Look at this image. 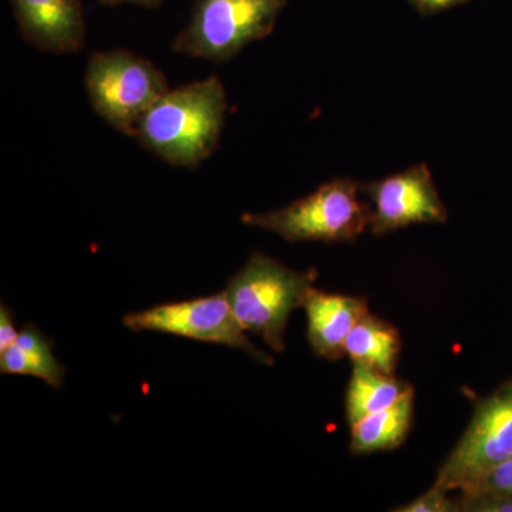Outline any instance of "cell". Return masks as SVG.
<instances>
[{
	"instance_id": "6da1fadb",
	"label": "cell",
	"mask_w": 512,
	"mask_h": 512,
	"mask_svg": "<svg viewBox=\"0 0 512 512\" xmlns=\"http://www.w3.org/2000/svg\"><path fill=\"white\" fill-rule=\"evenodd\" d=\"M224 83L217 76L168 90L138 121V143L177 167L204 163L220 141L227 117Z\"/></svg>"
},
{
	"instance_id": "7a4b0ae2",
	"label": "cell",
	"mask_w": 512,
	"mask_h": 512,
	"mask_svg": "<svg viewBox=\"0 0 512 512\" xmlns=\"http://www.w3.org/2000/svg\"><path fill=\"white\" fill-rule=\"evenodd\" d=\"M316 276L313 269L293 271L271 256L255 252L224 292L245 332L264 339L275 352H284L289 316L302 308Z\"/></svg>"
},
{
	"instance_id": "3957f363",
	"label": "cell",
	"mask_w": 512,
	"mask_h": 512,
	"mask_svg": "<svg viewBox=\"0 0 512 512\" xmlns=\"http://www.w3.org/2000/svg\"><path fill=\"white\" fill-rule=\"evenodd\" d=\"M360 185L335 178L282 210L242 215L249 227L274 232L288 242L355 241L369 228L370 210Z\"/></svg>"
},
{
	"instance_id": "277c9868",
	"label": "cell",
	"mask_w": 512,
	"mask_h": 512,
	"mask_svg": "<svg viewBox=\"0 0 512 512\" xmlns=\"http://www.w3.org/2000/svg\"><path fill=\"white\" fill-rule=\"evenodd\" d=\"M84 84L101 119L133 137L141 117L170 90L160 69L126 50L93 53Z\"/></svg>"
},
{
	"instance_id": "5b68a950",
	"label": "cell",
	"mask_w": 512,
	"mask_h": 512,
	"mask_svg": "<svg viewBox=\"0 0 512 512\" xmlns=\"http://www.w3.org/2000/svg\"><path fill=\"white\" fill-rule=\"evenodd\" d=\"M285 6L286 0H197L173 49L210 62H227L268 36Z\"/></svg>"
},
{
	"instance_id": "8992f818",
	"label": "cell",
	"mask_w": 512,
	"mask_h": 512,
	"mask_svg": "<svg viewBox=\"0 0 512 512\" xmlns=\"http://www.w3.org/2000/svg\"><path fill=\"white\" fill-rule=\"evenodd\" d=\"M512 457V380L477 404L466 433L444 461L434 484L460 491Z\"/></svg>"
},
{
	"instance_id": "52a82bcc",
	"label": "cell",
	"mask_w": 512,
	"mask_h": 512,
	"mask_svg": "<svg viewBox=\"0 0 512 512\" xmlns=\"http://www.w3.org/2000/svg\"><path fill=\"white\" fill-rule=\"evenodd\" d=\"M124 326L136 332L170 333L181 338L220 343L241 349L252 359L265 365H274L272 356L256 348L239 325L225 292L191 301L164 303L147 311L130 313L123 319Z\"/></svg>"
},
{
	"instance_id": "ba28073f",
	"label": "cell",
	"mask_w": 512,
	"mask_h": 512,
	"mask_svg": "<svg viewBox=\"0 0 512 512\" xmlns=\"http://www.w3.org/2000/svg\"><path fill=\"white\" fill-rule=\"evenodd\" d=\"M369 204V229L375 235L414 224H443L448 211L426 164L360 185Z\"/></svg>"
},
{
	"instance_id": "9c48e42d",
	"label": "cell",
	"mask_w": 512,
	"mask_h": 512,
	"mask_svg": "<svg viewBox=\"0 0 512 512\" xmlns=\"http://www.w3.org/2000/svg\"><path fill=\"white\" fill-rule=\"evenodd\" d=\"M26 42L43 52L74 53L86 37L80 0H9Z\"/></svg>"
},
{
	"instance_id": "30bf717a",
	"label": "cell",
	"mask_w": 512,
	"mask_h": 512,
	"mask_svg": "<svg viewBox=\"0 0 512 512\" xmlns=\"http://www.w3.org/2000/svg\"><path fill=\"white\" fill-rule=\"evenodd\" d=\"M308 316V340L316 355L328 360L346 356V340L369 312L365 298L336 295L312 288L303 302Z\"/></svg>"
},
{
	"instance_id": "8fae6325",
	"label": "cell",
	"mask_w": 512,
	"mask_h": 512,
	"mask_svg": "<svg viewBox=\"0 0 512 512\" xmlns=\"http://www.w3.org/2000/svg\"><path fill=\"white\" fill-rule=\"evenodd\" d=\"M414 390L386 409L350 426V450L362 454L392 451L407 439L413 420Z\"/></svg>"
},
{
	"instance_id": "7c38bea8",
	"label": "cell",
	"mask_w": 512,
	"mask_h": 512,
	"mask_svg": "<svg viewBox=\"0 0 512 512\" xmlns=\"http://www.w3.org/2000/svg\"><path fill=\"white\" fill-rule=\"evenodd\" d=\"M402 339L392 323L367 312L348 336L346 356L355 365L369 367L384 375H394L399 363Z\"/></svg>"
},
{
	"instance_id": "4fadbf2b",
	"label": "cell",
	"mask_w": 512,
	"mask_h": 512,
	"mask_svg": "<svg viewBox=\"0 0 512 512\" xmlns=\"http://www.w3.org/2000/svg\"><path fill=\"white\" fill-rule=\"evenodd\" d=\"M3 375L39 377L52 387L62 386L66 369L53 355V342L33 325L19 332L15 345L0 353Z\"/></svg>"
},
{
	"instance_id": "5bb4252c",
	"label": "cell",
	"mask_w": 512,
	"mask_h": 512,
	"mask_svg": "<svg viewBox=\"0 0 512 512\" xmlns=\"http://www.w3.org/2000/svg\"><path fill=\"white\" fill-rule=\"evenodd\" d=\"M413 390L409 383L394 375H384L377 370L353 363L346 393V413L350 426L369 414L392 406Z\"/></svg>"
},
{
	"instance_id": "9a60e30c",
	"label": "cell",
	"mask_w": 512,
	"mask_h": 512,
	"mask_svg": "<svg viewBox=\"0 0 512 512\" xmlns=\"http://www.w3.org/2000/svg\"><path fill=\"white\" fill-rule=\"evenodd\" d=\"M461 494L494 493L512 497V457L478 476Z\"/></svg>"
},
{
	"instance_id": "2e32d148",
	"label": "cell",
	"mask_w": 512,
	"mask_h": 512,
	"mask_svg": "<svg viewBox=\"0 0 512 512\" xmlns=\"http://www.w3.org/2000/svg\"><path fill=\"white\" fill-rule=\"evenodd\" d=\"M450 491L433 484L427 493L420 495L412 503L396 508V512H458V501L451 500L447 495Z\"/></svg>"
},
{
	"instance_id": "e0dca14e",
	"label": "cell",
	"mask_w": 512,
	"mask_h": 512,
	"mask_svg": "<svg viewBox=\"0 0 512 512\" xmlns=\"http://www.w3.org/2000/svg\"><path fill=\"white\" fill-rule=\"evenodd\" d=\"M458 508L464 512H512V497L494 493L461 494Z\"/></svg>"
},
{
	"instance_id": "ac0fdd59",
	"label": "cell",
	"mask_w": 512,
	"mask_h": 512,
	"mask_svg": "<svg viewBox=\"0 0 512 512\" xmlns=\"http://www.w3.org/2000/svg\"><path fill=\"white\" fill-rule=\"evenodd\" d=\"M19 338V332L13 325L12 315L5 305L0 308V353L15 345Z\"/></svg>"
},
{
	"instance_id": "d6986e66",
	"label": "cell",
	"mask_w": 512,
	"mask_h": 512,
	"mask_svg": "<svg viewBox=\"0 0 512 512\" xmlns=\"http://www.w3.org/2000/svg\"><path fill=\"white\" fill-rule=\"evenodd\" d=\"M409 2L421 15H434V13L456 8V6L470 2V0H409Z\"/></svg>"
},
{
	"instance_id": "ffe728a7",
	"label": "cell",
	"mask_w": 512,
	"mask_h": 512,
	"mask_svg": "<svg viewBox=\"0 0 512 512\" xmlns=\"http://www.w3.org/2000/svg\"><path fill=\"white\" fill-rule=\"evenodd\" d=\"M164 0H100L103 5L116 6L124 3H134V5L144 6V8H156Z\"/></svg>"
}]
</instances>
